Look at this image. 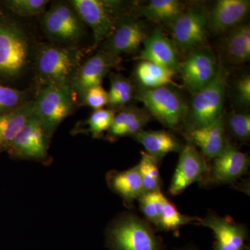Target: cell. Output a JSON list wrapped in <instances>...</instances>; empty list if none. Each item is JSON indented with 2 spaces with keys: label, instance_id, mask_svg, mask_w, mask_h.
Instances as JSON below:
<instances>
[{
  "label": "cell",
  "instance_id": "6da1fadb",
  "mask_svg": "<svg viewBox=\"0 0 250 250\" xmlns=\"http://www.w3.org/2000/svg\"><path fill=\"white\" fill-rule=\"evenodd\" d=\"M83 52L76 47L42 44L36 54L38 77L42 85L71 87Z\"/></svg>",
  "mask_w": 250,
  "mask_h": 250
},
{
  "label": "cell",
  "instance_id": "7a4b0ae2",
  "mask_svg": "<svg viewBox=\"0 0 250 250\" xmlns=\"http://www.w3.org/2000/svg\"><path fill=\"white\" fill-rule=\"evenodd\" d=\"M228 81V72L219 62L215 78L205 88L192 95L184 122L187 131L208 126L223 116Z\"/></svg>",
  "mask_w": 250,
  "mask_h": 250
},
{
  "label": "cell",
  "instance_id": "3957f363",
  "mask_svg": "<svg viewBox=\"0 0 250 250\" xmlns=\"http://www.w3.org/2000/svg\"><path fill=\"white\" fill-rule=\"evenodd\" d=\"M134 98L166 127L174 129L184 124L188 103L174 87L170 85L154 88L139 87Z\"/></svg>",
  "mask_w": 250,
  "mask_h": 250
},
{
  "label": "cell",
  "instance_id": "277c9868",
  "mask_svg": "<svg viewBox=\"0 0 250 250\" xmlns=\"http://www.w3.org/2000/svg\"><path fill=\"white\" fill-rule=\"evenodd\" d=\"M71 87L42 85L38 93L34 113L40 120L48 138L74 109Z\"/></svg>",
  "mask_w": 250,
  "mask_h": 250
},
{
  "label": "cell",
  "instance_id": "5b68a950",
  "mask_svg": "<svg viewBox=\"0 0 250 250\" xmlns=\"http://www.w3.org/2000/svg\"><path fill=\"white\" fill-rule=\"evenodd\" d=\"M29 41L24 31L0 18V75H21L29 62Z\"/></svg>",
  "mask_w": 250,
  "mask_h": 250
},
{
  "label": "cell",
  "instance_id": "8992f818",
  "mask_svg": "<svg viewBox=\"0 0 250 250\" xmlns=\"http://www.w3.org/2000/svg\"><path fill=\"white\" fill-rule=\"evenodd\" d=\"M111 250H163L164 246L149 224L134 215L120 220L109 230Z\"/></svg>",
  "mask_w": 250,
  "mask_h": 250
},
{
  "label": "cell",
  "instance_id": "52a82bcc",
  "mask_svg": "<svg viewBox=\"0 0 250 250\" xmlns=\"http://www.w3.org/2000/svg\"><path fill=\"white\" fill-rule=\"evenodd\" d=\"M209 12L203 6H195L179 16L170 26L172 41L177 51L188 53L205 46Z\"/></svg>",
  "mask_w": 250,
  "mask_h": 250
},
{
  "label": "cell",
  "instance_id": "ba28073f",
  "mask_svg": "<svg viewBox=\"0 0 250 250\" xmlns=\"http://www.w3.org/2000/svg\"><path fill=\"white\" fill-rule=\"evenodd\" d=\"M218 62L208 47L190 51L182 62L177 71L180 73L184 87L192 95L207 86L215 78Z\"/></svg>",
  "mask_w": 250,
  "mask_h": 250
},
{
  "label": "cell",
  "instance_id": "9c48e42d",
  "mask_svg": "<svg viewBox=\"0 0 250 250\" xmlns=\"http://www.w3.org/2000/svg\"><path fill=\"white\" fill-rule=\"evenodd\" d=\"M82 22L93 31L94 47L108 39L115 29V2L100 0H72L70 3Z\"/></svg>",
  "mask_w": 250,
  "mask_h": 250
},
{
  "label": "cell",
  "instance_id": "30bf717a",
  "mask_svg": "<svg viewBox=\"0 0 250 250\" xmlns=\"http://www.w3.org/2000/svg\"><path fill=\"white\" fill-rule=\"evenodd\" d=\"M42 27L54 41L74 42L83 36V22L71 4L56 3L44 15Z\"/></svg>",
  "mask_w": 250,
  "mask_h": 250
},
{
  "label": "cell",
  "instance_id": "8fae6325",
  "mask_svg": "<svg viewBox=\"0 0 250 250\" xmlns=\"http://www.w3.org/2000/svg\"><path fill=\"white\" fill-rule=\"evenodd\" d=\"M146 36L141 21L135 16H123L117 20L114 30L104 41L101 50L118 57L136 53Z\"/></svg>",
  "mask_w": 250,
  "mask_h": 250
},
{
  "label": "cell",
  "instance_id": "7c38bea8",
  "mask_svg": "<svg viewBox=\"0 0 250 250\" xmlns=\"http://www.w3.org/2000/svg\"><path fill=\"white\" fill-rule=\"evenodd\" d=\"M40 120L35 113L28 120L7 150L18 159H42L47 154V139Z\"/></svg>",
  "mask_w": 250,
  "mask_h": 250
},
{
  "label": "cell",
  "instance_id": "4fadbf2b",
  "mask_svg": "<svg viewBox=\"0 0 250 250\" xmlns=\"http://www.w3.org/2000/svg\"><path fill=\"white\" fill-rule=\"evenodd\" d=\"M121 61L118 56L99 51L80 65L72 83V91L81 98L87 90L102 85L104 78L119 65Z\"/></svg>",
  "mask_w": 250,
  "mask_h": 250
},
{
  "label": "cell",
  "instance_id": "5bb4252c",
  "mask_svg": "<svg viewBox=\"0 0 250 250\" xmlns=\"http://www.w3.org/2000/svg\"><path fill=\"white\" fill-rule=\"evenodd\" d=\"M207 170L205 159L196 147L192 144L184 146L169 188L170 193H182L189 186L201 180Z\"/></svg>",
  "mask_w": 250,
  "mask_h": 250
},
{
  "label": "cell",
  "instance_id": "9a60e30c",
  "mask_svg": "<svg viewBox=\"0 0 250 250\" xmlns=\"http://www.w3.org/2000/svg\"><path fill=\"white\" fill-rule=\"evenodd\" d=\"M249 166V156L230 144L225 152L213 159L208 178L213 184L233 183L248 172Z\"/></svg>",
  "mask_w": 250,
  "mask_h": 250
},
{
  "label": "cell",
  "instance_id": "2e32d148",
  "mask_svg": "<svg viewBox=\"0 0 250 250\" xmlns=\"http://www.w3.org/2000/svg\"><path fill=\"white\" fill-rule=\"evenodd\" d=\"M200 222L214 233L213 250H247L248 233L243 225L215 215H208Z\"/></svg>",
  "mask_w": 250,
  "mask_h": 250
},
{
  "label": "cell",
  "instance_id": "e0dca14e",
  "mask_svg": "<svg viewBox=\"0 0 250 250\" xmlns=\"http://www.w3.org/2000/svg\"><path fill=\"white\" fill-rule=\"evenodd\" d=\"M140 54L141 61H147L177 72L179 65L178 51L171 41L159 28L146 36Z\"/></svg>",
  "mask_w": 250,
  "mask_h": 250
},
{
  "label": "cell",
  "instance_id": "ac0fdd59",
  "mask_svg": "<svg viewBox=\"0 0 250 250\" xmlns=\"http://www.w3.org/2000/svg\"><path fill=\"white\" fill-rule=\"evenodd\" d=\"M250 0H218L208 14V28L222 34L239 25L249 13Z\"/></svg>",
  "mask_w": 250,
  "mask_h": 250
},
{
  "label": "cell",
  "instance_id": "d6986e66",
  "mask_svg": "<svg viewBox=\"0 0 250 250\" xmlns=\"http://www.w3.org/2000/svg\"><path fill=\"white\" fill-rule=\"evenodd\" d=\"M187 136L195 147L200 148L207 159H215L230 145L225 135L223 116L208 126L187 131Z\"/></svg>",
  "mask_w": 250,
  "mask_h": 250
},
{
  "label": "cell",
  "instance_id": "ffe728a7",
  "mask_svg": "<svg viewBox=\"0 0 250 250\" xmlns=\"http://www.w3.org/2000/svg\"><path fill=\"white\" fill-rule=\"evenodd\" d=\"M151 116L144 108L125 106L115 115L111 127L108 130V138L115 139L123 136H134L143 130L150 121Z\"/></svg>",
  "mask_w": 250,
  "mask_h": 250
},
{
  "label": "cell",
  "instance_id": "44dd1931",
  "mask_svg": "<svg viewBox=\"0 0 250 250\" xmlns=\"http://www.w3.org/2000/svg\"><path fill=\"white\" fill-rule=\"evenodd\" d=\"M142 145L146 153L159 161L170 152H181L184 146L172 133L164 130H142L134 136Z\"/></svg>",
  "mask_w": 250,
  "mask_h": 250
},
{
  "label": "cell",
  "instance_id": "7402d4cb",
  "mask_svg": "<svg viewBox=\"0 0 250 250\" xmlns=\"http://www.w3.org/2000/svg\"><path fill=\"white\" fill-rule=\"evenodd\" d=\"M35 103L26 102L16 109L0 114V149H7L28 120L34 114Z\"/></svg>",
  "mask_w": 250,
  "mask_h": 250
},
{
  "label": "cell",
  "instance_id": "603a6c76",
  "mask_svg": "<svg viewBox=\"0 0 250 250\" xmlns=\"http://www.w3.org/2000/svg\"><path fill=\"white\" fill-rule=\"evenodd\" d=\"M224 48L229 62L234 65L243 64L250 59V27L241 24L228 31Z\"/></svg>",
  "mask_w": 250,
  "mask_h": 250
},
{
  "label": "cell",
  "instance_id": "cb8c5ba5",
  "mask_svg": "<svg viewBox=\"0 0 250 250\" xmlns=\"http://www.w3.org/2000/svg\"><path fill=\"white\" fill-rule=\"evenodd\" d=\"M110 185L126 203H132L144 192L138 165L124 172L112 174Z\"/></svg>",
  "mask_w": 250,
  "mask_h": 250
},
{
  "label": "cell",
  "instance_id": "d4e9b609",
  "mask_svg": "<svg viewBox=\"0 0 250 250\" xmlns=\"http://www.w3.org/2000/svg\"><path fill=\"white\" fill-rule=\"evenodd\" d=\"M184 10L183 5L177 0H151L137 10L135 17L146 18L170 26Z\"/></svg>",
  "mask_w": 250,
  "mask_h": 250
},
{
  "label": "cell",
  "instance_id": "484cf974",
  "mask_svg": "<svg viewBox=\"0 0 250 250\" xmlns=\"http://www.w3.org/2000/svg\"><path fill=\"white\" fill-rule=\"evenodd\" d=\"M176 72L147 61H141L135 69V76L140 86L154 88L172 83Z\"/></svg>",
  "mask_w": 250,
  "mask_h": 250
},
{
  "label": "cell",
  "instance_id": "4316f807",
  "mask_svg": "<svg viewBox=\"0 0 250 250\" xmlns=\"http://www.w3.org/2000/svg\"><path fill=\"white\" fill-rule=\"evenodd\" d=\"M134 87L131 81L121 74L110 73V89L108 90L109 108H125L135 96Z\"/></svg>",
  "mask_w": 250,
  "mask_h": 250
},
{
  "label": "cell",
  "instance_id": "83f0119b",
  "mask_svg": "<svg viewBox=\"0 0 250 250\" xmlns=\"http://www.w3.org/2000/svg\"><path fill=\"white\" fill-rule=\"evenodd\" d=\"M158 163L147 153H141V159L138 167L142 179L144 192L161 190V180Z\"/></svg>",
  "mask_w": 250,
  "mask_h": 250
},
{
  "label": "cell",
  "instance_id": "f1b7e54d",
  "mask_svg": "<svg viewBox=\"0 0 250 250\" xmlns=\"http://www.w3.org/2000/svg\"><path fill=\"white\" fill-rule=\"evenodd\" d=\"M166 197L161 190L145 192L138 200L146 218L159 228Z\"/></svg>",
  "mask_w": 250,
  "mask_h": 250
},
{
  "label": "cell",
  "instance_id": "f546056e",
  "mask_svg": "<svg viewBox=\"0 0 250 250\" xmlns=\"http://www.w3.org/2000/svg\"><path fill=\"white\" fill-rule=\"evenodd\" d=\"M116 113V111L111 108L94 110L83 124L86 126L85 131L94 138L100 137L104 131H108L111 127Z\"/></svg>",
  "mask_w": 250,
  "mask_h": 250
},
{
  "label": "cell",
  "instance_id": "4dcf8cb0",
  "mask_svg": "<svg viewBox=\"0 0 250 250\" xmlns=\"http://www.w3.org/2000/svg\"><path fill=\"white\" fill-rule=\"evenodd\" d=\"M197 220L199 219L182 214L175 206L166 198L159 228L165 231H174L182 225Z\"/></svg>",
  "mask_w": 250,
  "mask_h": 250
},
{
  "label": "cell",
  "instance_id": "1f68e13d",
  "mask_svg": "<svg viewBox=\"0 0 250 250\" xmlns=\"http://www.w3.org/2000/svg\"><path fill=\"white\" fill-rule=\"evenodd\" d=\"M229 132L239 141H248L250 138V115L247 112L233 111L227 118Z\"/></svg>",
  "mask_w": 250,
  "mask_h": 250
},
{
  "label": "cell",
  "instance_id": "d6a6232c",
  "mask_svg": "<svg viewBox=\"0 0 250 250\" xmlns=\"http://www.w3.org/2000/svg\"><path fill=\"white\" fill-rule=\"evenodd\" d=\"M48 2L45 0H10L5 1V5L18 16L31 17L43 13Z\"/></svg>",
  "mask_w": 250,
  "mask_h": 250
},
{
  "label": "cell",
  "instance_id": "836d02e7",
  "mask_svg": "<svg viewBox=\"0 0 250 250\" xmlns=\"http://www.w3.org/2000/svg\"><path fill=\"white\" fill-rule=\"evenodd\" d=\"M25 100V92L0 84V114L19 107Z\"/></svg>",
  "mask_w": 250,
  "mask_h": 250
},
{
  "label": "cell",
  "instance_id": "e575fe53",
  "mask_svg": "<svg viewBox=\"0 0 250 250\" xmlns=\"http://www.w3.org/2000/svg\"><path fill=\"white\" fill-rule=\"evenodd\" d=\"M81 99L85 106H89L94 110L101 109L108 105V91L103 88V85H98L87 90Z\"/></svg>",
  "mask_w": 250,
  "mask_h": 250
},
{
  "label": "cell",
  "instance_id": "d590c367",
  "mask_svg": "<svg viewBox=\"0 0 250 250\" xmlns=\"http://www.w3.org/2000/svg\"><path fill=\"white\" fill-rule=\"evenodd\" d=\"M235 93L236 103L243 108L250 107V75H243L235 83Z\"/></svg>",
  "mask_w": 250,
  "mask_h": 250
},
{
  "label": "cell",
  "instance_id": "8d00e7d4",
  "mask_svg": "<svg viewBox=\"0 0 250 250\" xmlns=\"http://www.w3.org/2000/svg\"><path fill=\"white\" fill-rule=\"evenodd\" d=\"M182 250H194V249H184Z\"/></svg>",
  "mask_w": 250,
  "mask_h": 250
}]
</instances>
